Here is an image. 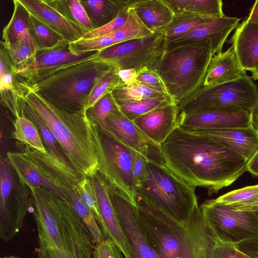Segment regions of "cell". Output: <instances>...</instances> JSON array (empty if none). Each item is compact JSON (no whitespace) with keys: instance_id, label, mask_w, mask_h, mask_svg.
<instances>
[{"instance_id":"obj_1","label":"cell","mask_w":258,"mask_h":258,"mask_svg":"<svg viewBox=\"0 0 258 258\" xmlns=\"http://www.w3.org/2000/svg\"><path fill=\"white\" fill-rule=\"evenodd\" d=\"M166 167L209 195L231 185L247 171L240 155L209 137L177 127L160 145Z\"/></svg>"},{"instance_id":"obj_2","label":"cell","mask_w":258,"mask_h":258,"mask_svg":"<svg viewBox=\"0 0 258 258\" xmlns=\"http://www.w3.org/2000/svg\"><path fill=\"white\" fill-rule=\"evenodd\" d=\"M28 185L38 232L36 258H93L95 244L71 204L45 187Z\"/></svg>"},{"instance_id":"obj_3","label":"cell","mask_w":258,"mask_h":258,"mask_svg":"<svg viewBox=\"0 0 258 258\" xmlns=\"http://www.w3.org/2000/svg\"><path fill=\"white\" fill-rule=\"evenodd\" d=\"M98 53L58 67L14 75V79L63 111L71 113L86 111L96 86L116 67L99 57Z\"/></svg>"},{"instance_id":"obj_4","label":"cell","mask_w":258,"mask_h":258,"mask_svg":"<svg viewBox=\"0 0 258 258\" xmlns=\"http://www.w3.org/2000/svg\"><path fill=\"white\" fill-rule=\"evenodd\" d=\"M12 90L42 118L79 173L90 177L97 172L98 161L86 111L74 113L63 111L27 85L14 80Z\"/></svg>"},{"instance_id":"obj_5","label":"cell","mask_w":258,"mask_h":258,"mask_svg":"<svg viewBox=\"0 0 258 258\" xmlns=\"http://www.w3.org/2000/svg\"><path fill=\"white\" fill-rule=\"evenodd\" d=\"M213 55L210 43L183 45L165 50L151 68L177 105L203 86Z\"/></svg>"},{"instance_id":"obj_6","label":"cell","mask_w":258,"mask_h":258,"mask_svg":"<svg viewBox=\"0 0 258 258\" xmlns=\"http://www.w3.org/2000/svg\"><path fill=\"white\" fill-rule=\"evenodd\" d=\"M148 175L137 188L136 196L182 226L199 208L196 187L170 171L165 165L148 161Z\"/></svg>"},{"instance_id":"obj_7","label":"cell","mask_w":258,"mask_h":258,"mask_svg":"<svg viewBox=\"0 0 258 258\" xmlns=\"http://www.w3.org/2000/svg\"><path fill=\"white\" fill-rule=\"evenodd\" d=\"M91 123L98 161L97 172L109 188L119 191L136 205L133 166L137 152L108 131Z\"/></svg>"},{"instance_id":"obj_8","label":"cell","mask_w":258,"mask_h":258,"mask_svg":"<svg viewBox=\"0 0 258 258\" xmlns=\"http://www.w3.org/2000/svg\"><path fill=\"white\" fill-rule=\"evenodd\" d=\"M178 117L213 107H228L252 113L258 107V88L246 72L232 81L202 86L177 104Z\"/></svg>"},{"instance_id":"obj_9","label":"cell","mask_w":258,"mask_h":258,"mask_svg":"<svg viewBox=\"0 0 258 258\" xmlns=\"http://www.w3.org/2000/svg\"><path fill=\"white\" fill-rule=\"evenodd\" d=\"M30 187L18 175L7 159L0 160V237L13 239L21 229L31 206Z\"/></svg>"},{"instance_id":"obj_10","label":"cell","mask_w":258,"mask_h":258,"mask_svg":"<svg viewBox=\"0 0 258 258\" xmlns=\"http://www.w3.org/2000/svg\"><path fill=\"white\" fill-rule=\"evenodd\" d=\"M141 224L160 258H181L186 242L184 226L136 196Z\"/></svg>"},{"instance_id":"obj_11","label":"cell","mask_w":258,"mask_h":258,"mask_svg":"<svg viewBox=\"0 0 258 258\" xmlns=\"http://www.w3.org/2000/svg\"><path fill=\"white\" fill-rule=\"evenodd\" d=\"M200 208L220 241L236 244L258 239V217L255 212L234 211L214 199L206 201Z\"/></svg>"},{"instance_id":"obj_12","label":"cell","mask_w":258,"mask_h":258,"mask_svg":"<svg viewBox=\"0 0 258 258\" xmlns=\"http://www.w3.org/2000/svg\"><path fill=\"white\" fill-rule=\"evenodd\" d=\"M167 40L158 32L150 36L131 40L110 46L98 53L100 58L113 62L118 70L134 69L137 72L151 68L165 51Z\"/></svg>"},{"instance_id":"obj_13","label":"cell","mask_w":258,"mask_h":258,"mask_svg":"<svg viewBox=\"0 0 258 258\" xmlns=\"http://www.w3.org/2000/svg\"><path fill=\"white\" fill-rule=\"evenodd\" d=\"M110 199L136 258H160L140 222L137 205L119 191L109 188Z\"/></svg>"},{"instance_id":"obj_14","label":"cell","mask_w":258,"mask_h":258,"mask_svg":"<svg viewBox=\"0 0 258 258\" xmlns=\"http://www.w3.org/2000/svg\"><path fill=\"white\" fill-rule=\"evenodd\" d=\"M6 158L19 178L26 184L45 187L59 198L65 200L64 189L69 187L51 169L23 151H9Z\"/></svg>"},{"instance_id":"obj_15","label":"cell","mask_w":258,"mask_h":258,"mask_svg":"<svg viewBox=\"0 0 258 258\" xmlns=\"http://www.w3.org/2000/svg\"><path fill=\"white\" fill-rule=\"evenodd\" d=\"M90 178L97 197L100 215L99 224L105 239L113 242L125 258H136L112 204L108 184L98 172Z\"/></svg>"},{"instance_id":"obj_16","label":"cell","mask_w":258,"mask_h":258,"mask_svg":"<svg viewBox=\"0 0 258 258\" xmlns=\"http://www.w3.org/2000/svg\"><path fill=\"white\" fill-rule=\"evenodd\" d=\"M106 130L122 143L146 157L148 161L165 165L161 146L150 140L120 110L106 119Z\"/></svg>"},{"instance_id":"obj_17","label":"cell","mask_w":258,"mask_h":258,"mask_svg":"<svg viewBox=\"0 0 258 258\" xmlns=\"http://www.w3.org/2000/svg\"><path fill=\"white\" fill-rule=\"evenodd\" d=\"M252 113L228 107H213L177 118V127L184 129H221L251 125Z\"/></svg>"},{"instance_id":"obj_18","label":"cell","mask_w":258,"mask_h":258,"mask_svg":"<svg viewBox=\"0 0 258 258\" xmlns=\"http://www.w3.org/2000/svg\"><path fill=\"white\" fill-rule=\"evenodd\" d=\"M241 19L224 16L212 18L169 41L165 50L189 44L209 42L214 55L222 51L230 33L239 25Z\"/></svg>"},{"instance_id":"obj_19","label":"cell","mask_w":258,"mask_h":258,"mask_svg":"<svg viewBox=\"0 0 258 258\" xmlns=\"http://www.w3.org/2000/svg\"><path fill=\"white\" fill-rule=\"evenodd\" d=\"M28 12L69 43L82 38L87 32L68 18L47 1L18 0Z\"/></svg>"},{"instance_id":"obj_20","label":"cell","mask_w":258,"mask_h":258,"mask_svg":"<svg viewBox=\"0 0 258 258\" xmlns=\"http://www.w3.org/2000/svg\"><path fill=\"white\" fill-rule=\"evenodd\" d=\"M182 129L206 136L217 141L229 149L242 156L247 162L258 150V131L254 127L252 124L245 127Z\"/></svg>"},{"instance_id":"obj_21","label":"cell","mask_w":258,"mask_h":258,"mask_svg":"<svg viewBox=\"0 0 258 258\" xmlns=\"http://www.w3.org/2000/svg\"><path fill=\"white\" fill-rule=\"evenodd\" d=\"M178 107L171 102L144 114L133 120L153 142L163 143L177 127Z\"/></svg>"},{"instance_id":"obj_22","label":"cell","mask_w":258,"mask_h":258,"mask_svg":"<svg viewBox=\"0 0 258 258\" xmlns=\"http://www.w3.org/2000/svg\"><path fill=\"white\" fill-rule=\"evenodd\" d=\"M184 228L186 242L181 258H212L218 239L206 222L199 207Z\"/></svg>"},{"instance_id":"obj_23","label":"cell","mask_w":258,"mask_h":258,"mask_svg":"<svg viewBox=\"0 0 258 258\" xmlns=\"http://www.w3.org/2000/svg\"><path fill=\"white\" fill-rule=\"evenodd\" d=\"M243 72L251 71L258 61V24L245 18L228 40Z\"/></svg>"},{"instance_id":"obj_24","label":"cell","mask_w":258,"mask_h":258,"mask_svg":"<svg viewBox=\"0 0 258 258\" xmlns=\"http://www.w3.org/2000/svg\"><path fill=\"white\" fill-rule=\"evenodd\" d=\"M69 44L48 49L37 50L29 62L22 68L14 71L13 75L58 67L94 56L100 52L75 53L70 50Z\"/></svg>"},{"instance_id":"obj_25","label":"cell","mask_w":258,"mask_h":258,"mask_svg":"<svg viewBox=\"0 0 258 258\" xmlns=\"http://www.w3.org/2000/svg\"><path fill=\"white\" fill-rule=\"evenodd\" d=\"M244 73L232 46L214 54L210 61L203 86L225 83L237 79Z\"/></svg>"},{"instance_id":"obj_26","label":"cell","mask_w":258,"mask_h":258,"mask_svg":"<svg viewBox=\"0 0 258 258\" xmlns=\"http://www.w3.org/2000/svg\"><path fill=\"white\" fill-rule=\"evenodd\" d=\"M132 8L153 33L162 31L174 15L162 0H138Z\"/></svg>"},{"instance_id":"obj_27","label":"cell","mask_w":258,"mask_h":258,"mask_svg":"<svg viewBox=\"0 0 258 258\" xmlns=\"http://www.w3.org/2000/svg\"><path fill=\"white\" fill-rule=\"evenodd\" d=\"M14 95L22 110V114L32 121L38 129L46 149V154L61 166L68 169H75L68 160L53 134L42 118L25 101Z\"/></svg>"},{"instance_id":"obj_28","label":"cell","mask_w":258,"mask_h":258,"mask_svg":"<svg viewBox=\"0 0 258 258\" xmlns=\"http://www.w3.org/2000/svg\"><path fill=\"white\" fill-rule=\"evenodd\" d=\"M14 4L13 15L3 31L1 43L5 45L32 38L29 30V13L18 0H14Z\"/></svg>"},{"instance_id":"obj_29","label":"cell","mask_w":258,"mask_h":258,"mask_svg":"<svg viewBox=\"0 0 258 258\" xmlns=\"http://www.w3.org/2000/svg\"><path fill=\"white\" fill-rule=\"evenodd\" d=\"M214 200L234 211L255 212L258 210V184L230 191Z\"/></svg>"},{"instance_id":"obj_30","label":"cell","mask_w":258,"mask_h":258,"mask_svg":"<svg viewBox=\"0 0 258 258\" xmlns=\"http://www.w3.org/2000/svg\"><path fill=\"white\" fill-rule=\"evenodd\" d=\"M29 30L36 50L48 49L69 44L61 36L30 14Z\"/></svg>"},{"instance_id":"obj_31","label":"cell","mask_w":258,"mask_h":258,"mask_svg":"<svg viewBox=\"0 0 258 258\" xmlns=\"http://www.w3.org/2000/svg\"><path fill=\"white\" fill-rule=\"evenodd\" d=\"M64 198L85 224L94 244L104 240L105 238L93 213L83 203L76 190L66 188Z\"/></svg>"},{"instance_id":"obj_32","label":"cell","mask_w":258,"mask_h":258,"mask_svg":"<svg viewBox=\"0 0 258 258\" xmlns=\"http://www.w3.org/2000/svg\"><path fill=\"white\" fill-rule=\"evenodd\" d=\"M111 94L117 102L138 101L168 95L137 81L130 84H120L114 88Z\"/></svg>"},{"instance_id":"obj_33","label":"cell","mask_w":258,"mask_h":258,"mask_svg":"<svg viewBox=\"0 0 258 258\" xmlns=\"http://www.w3.org/2000/svg\"><path fill=\"white\" fill-rule=\"evenodd\" d=\"M13 124L12 136L14 139L42 153H47L38 130L32 121L22 113L15 119Z\"/></svg>"},{"instance_id":"obj_34","label":"cell","mask_w":258,"mask_h":258,"mask_svg":"<svg viewBox=\"0 0 258 258\" xmlns=\"http://www.w3.org/2000/svg\"><path fill=\"white\" fill-rule=\"evenodd\" d=\"M212 18H214L202 16L186 11L174 14L170 22L162 31L166 37L167 43Z\"/></svg>"},{"instance_id":"obj_35","label":"cell","mask_w":258,"mask_h":258,"mask_svg":"<svg viewBox=\"0 0 258 258\" xmlns=\"http://www.w3.org/2000/svg\"><path fill=\"white\" fill-rule=\"evenodd\" d=\"M69 19L89 32L96 28L81 1H47Z\"/></svg>"},{"instance_id":"obj_36","label":"cell","mask_w":258,"mask_h":258,"mask_svg":"<svg viewBox=\"0 0 258 258\" xmlns=\"http://www.w3.org/2000/svg\"><path fill=\"white\" fill-rule=\"evenodd\" d=\"M153 34L141 21L132 7L128 10L127 17L124 25L111 33L116 44L144 38Z\"/></svg>"},{"instance_id":"obj_37","label":"cell","mask_w":258,"mask_h":258,"mask_svg":"<svg viewBox=\"0 0 258 258\" xmlns=\"http://www.w3.org/2000/svg\"><path fill=\"white\" fill-rule=\"evenodd\" d=\"M2 45L10 62L13 73L25 67L33 57L36 51L32 38L22 39L9 45Z\"/></svg>"},{"instance_id":"obj_38","label":"cell","mask_w":258,"mask_h":258,"mask_svg":"<svg viewBox=\"0 0 258 258\" xmlns=\"http://www.w3.org/2000/svg\"><path fill=\"white\" fill-rule=\"evenodd\" d=\"M117 102V101H116ZM174 102L170 96L149 98L140 101L128 102H117L120 111L133 121L136 118L164 104Z\"/></svg>"},{"instance_id":"obj_39","label":"cell","mask_w":258,"mask_h":258,"mask_svg":"<svg viewBox=\"0 0 258 258\" xmlns=\"http://www.w3.org/2000/svg\"><path fill=\"white\" fill-rule=\"evenodd\" d=\"M119 110L117 102L111 93H109L100 98L93 106L88 109L86 114L91 123L106 130V118L111 113Z\"/></svg>"},{"instance_id":"obj_40","label":"cell","mask_w":258,"mask_h":258,"mask_svg":"<svg viewBox=\"0 0 258 258\" xmlns=\"http://www.w3.org/2000/svg\"><path fill=\"white\" fill-rule=\"evenodd\" d=\"M116 44L111 34L91 38H81L69 43L70 50L75 53L90 51H101Z\"/></svg>"},{"instance_id":"obj_41","label":"cell","mask_w":258,"mask_h":258,"mask_svg":"<svg viewBox=\"0 0 258 258\" xmlns=\"http://www.w3.org/2000/svg\"><path fill=\"white\" fill-rule=\"evenodd\" d=\"M118 71L116 67L113 68L99 82L89 100L86 110L93 106L103 96L111 93L114 88L122 83L118 76Z\"/></svg>"},{"instance_id":"obj_42","label":"cell","mask_w":258,"mask_h":258,"mask_svg":"<svg viewBox=\"0 0 258 258\" xmlns=\"http://www.w3.org/2000/svg\"><path fill=\"white\" fill-rule=\"evenodd\" d=\"M221 0H191L185 11L202 16L220 18L225 16Z\"/></svg>"},{"instance_id":"obj_43","label":"cell","mask_w":258,"mask_h":258,"mask_svg":"<svg viewBox=\"0 0 258 258\" xmlns=\"http://www.w3.org/2000/svg\"><path fill=\"white\" fill-rule=\"evenodd\" d=\"M75 190L83 203L92 212L99 224L100 215L97 197L90 177L84 178L79 183Z\"/></svg>"},{"instance_id":"obj_44","label":"cell","mask_w":258,"mask_h":258,"mask_svg":"<svg viewBox=\"0 0 258 258\" xmlns=\"http://www.w3.org/2000/svg\"><path fill=\"white\" fill-rule=\"evenodd\" d=\"M128 10L123 11L116 18L108 23L88 32L82 38L87 39L102 36L115 31L125 23L127 17Z\"/></svg>"},{"instance_id":"obj_45","label":"cell","mask_w":258,"mask_h":258,"mask_svg":"<svg viewBox=\"0 0 258 258\" xmlns=\"http://www.w3.org/2000/svg\"><path fill=\"white\" fill-rule=\"evenodd\" d=\"M137 81L167 94L163 81L152 68H144L137 72Z\"/></svg>"},{"instance_id":"obj_46","label":"cell","mask_w":258,"mask_h":258,"mask_svg":"<svg viewBox=\"0 0 258 258\" xmlns=\"http://www.w3.org/2000/svg\"><path fill=\"white\" fill-rule=\"evenodd\" d=\"M93 258H125V257L113 242L105 239L95 244Z\"/></svg>"},{"instance_id":"obj_47","label":"cell","mask_w":258,"mask_h":258,"mask_svg":"<svg viewBox=\"0 0 258 258\" xmlns=\"http://www.w3.org/2000/svg\"><path fill=\"white\" fill-rule=\"evenodd\" d=\"M148 162V159L146 157L136 152L133 166V173L136 189L141 185L147 177Z\"/></svg>"},{"instance_id":"obj_48","label":"cell","mask_w":258,"mask_h":258,"mask_svg":"<svg viewBox=\"0 0 258 258\" xmlns=\"http://www.w3.org/2000/svg\"><path fill=\"white\" fill-rule=\"evenodd\" d=\"M212 258H236L235 244L218 240L214 248Z\"/></svg>"},{"instance_id":"obj_49","label":"cell","mask_w":258,"mask_h":258,"mask_svg":"<svg viewBox=\"0 0 258 258\" xmlns=\"http://www.w3.org/2000/svg\"><path fill=\"white\" fill-rule=\"evenodd\" d=\"M235 247L251 258H258V239H250L235 244Z\"/></svg>"},{"instance_id":"obj_50","label":"cell","mask_w":258,"mask_h":258,"mask_svg":"<svg viewBox=\"0 0 258 258\" xmlns=\"http://www.w3.org/2000/svg\"><path fill=\"white\" fill-rule=\"evenodd\" d=\"M172 11L173 14H179L185 11V9L191 0H162Z\"/></svg>"},{"instance_id":"obj_51","label":"cell","mask_w":258,"mask_h":258,"mask_svg":"<svg viewBox=\"0 0 258 258\" xmlns=\"http://www.w3.org/2000/svg\"><path fill=\"white\" fill-rule=\"evenodd\" d=\"M118 76L122 83L130 84L137 81V72L134 69L118 70Z\"/></svg>"},{"instance_id":"obj_52","label":"cell","mask_w":258,"mask_h":258,"mask_svg":"<svg viewBox=\"0 0 258 258\" xmlns=\"http://www.w3.org/2000/svg\"><path fill=\"white\" fill-rule=\"evenodd\" d=\"M14 75L12 71L0 76L1 92L11 90L13 88Z\"/></svg>"},{"instance_id":"obj_53","label":"cell","mask_w":258,"mask_h":258,"mask_svg":"<svg viewBox=\"0 0 258 258\" xmlns=\"http://www.w3.org/2000/svg\"><path fill=\"white\" fill-rule=\"evenodd\" d=\"M247 171L253 177H258V150L247 162Z\"/></svg>"},{"instance_id":"obj_54","label":"cell","mask_w":258,"mask_h":258,"mask_svg":"<svg viewBox=\"0 0 258 258\" xmlns=\"http://www.w3.org/2000/svg\"><path fill=\"white\" fill-rule=\"evenodd\" d=\"M246 18L248 21L258 24V0L254 2Z\"/></svg>"},{"instance_id":"obj_55","label":"cell","mask_w":258,"mask_h":258,"mask_svg":"<svg viewBox=\"0 0 258 258\" xmlns=\"http://www.w3.org/2000/svg\"><path fill=\"white\" fill-rule=\"evenodd\" d=\"M252 123L254 127L258 131V109L252 113Z\"/></svg>"},{"instance_id":"obj_56","label":"cell","mask_w":258,"mask_h":258,"mask_svg":"<svg viewBox=\"0 0 258 258\" xmlns=\"http://www.w3.org/2000/svg\"><path fill=\"white\" fill-rule=\"evenodd\" d=\"M235 256L236 258H251L247 254L243 253L238 249H237L235 246Z\"/></svg>"},{"instance_id":"obj_57","label":"cell","mask_w":258,"mask_h":258,"mask_svg":"<svg viewBox=\"0 0 258 258\" xmlns=\"http://www.w3.org/2000/svg\"><path fill=\"white\" fill-rule=\"evenodd\" d=\"M251 73V77L253 80H258V61L257 62L254 69L250 72Z\"/></svg>"},{"instance_id":"obj_58","label":"cell","mask_w":258,"mask_h":258,"mask_svg":"<svg viewBox=\"0 0 258 258\" xmlns=\"http://www.w3.org/2000/svg\"><path fill=\"white\" fill-rule=\"evenodd\" d=\"M255 213L258 217V210Z\"/></svg>"},{"instance_id":"obj_59","label":"cell","mask_w":258,"mask_h":258,"mask_svg":"<svg viewBox=\"0 0 258 258\" xmlns=\"http://www.w3.org/2000/svg\"><path fill=\"white\" fill-rule=\"evenodd\" d=\"M256 109H258V107Z\"/></svg>"}]
</instances>
